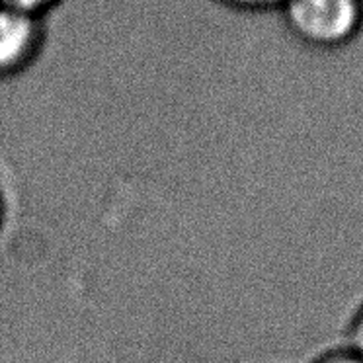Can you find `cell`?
Listing matches in <instances>:
<instances>
[{
    "mask_svg": "<svg viewBox=\"0 0 363 363\" xmlns=\"http://www.w3.org/2000/svg\"><path fill=\"white\" fill-rule=\"evenodd\" d=\"M277 12L295 40L318 51L346 48L363 30V0H287Z\"/></svg>",
    "mask_w": 363,
    "mask_h": 363,
    "instance_id": "1",
    "label": "cell"
},
{
    "mask_svg": "<svg viewBox=\"0 0 363 363\" xmlns=\"http://www.w3.org/2000/svg\"><path fill=\"white\" fill-rule=\"evenodd\" d=\"M48 18L0 4V82L22 77L48 45Z\"/></svg>",
    "mask_w": 363,
    "mask_h": 363,
    "instance_id": "2",
    "label": "cell"
},
{
    "mask_svg": "<svg viewBox=\"0 0 363 363\" xmlns=\"http://www.w3.org/2000/svg\"><path fill=\"white\" fill-rule=\"evenodd\" d=\"M227 9L238 10V12H274L284 6L287 0H215Z\"/></svg>",
    "mask_w": 363,
    "mask_h": 363,
    "instance_id": "3",
    "label": "cell"
},
{
    "mask_svg": "<svg viewBox=\"0 0 363 363\" xmlns=\"http://www.w3.org/2000/svg\"><path fill=\"white\" fill-rule=\"evenodd\" d=\"M65 0H0V4H4V6L26 10V12H32V14L43 18H48L49 12L55 10Z\"/></svg>",
    "mask_w": 363,
    "mask_h": 363,
    "instance_id": "4",
    "label": "cell"
},
{
    "mask_svg": "<svg viewBox=\"0 0 363 363\" xmlns=\"http://www.w3.org/2000/svg\"><path fill=\"white\" fill-rule=\"evenodd\" d=\"M313 363H363V357L350 346H340L320 354Z\"/></svg>",
    "mask_w": 363,
    "mask_h": 363,
    "instance_id": "5",
    "label": "cell"
},
{
    "mask_svg": "<svg viewBox=\"0 0 363 363\" xmlns=\"http://www.w3.org/2000/svg\"><path fill=\"white\" fill-rule=\"evenodd\" d=\"M346 346H350L354 352H357L363 357V303L354 313L352 320H350Z\"/></svg>",
    "mask_w": 363,
    "mask_h": 363,
    "instance_id": "6",
    "label": "cell"
},
{
    "mask_svg": "<svg viewBox=\"0 0 363 363\" xmlns=\"http://www.w3.org/2000/svg\"><path fill=\"white\" fill-rule=\"evenodd\" d=\"M4 217H6V203H4V194H2V188H0V230H2V225H4Z\"/></svg>",
    "mask_w": 363,
    "mask_h": 363,
    "instance_id": "7",
    "label": "cell"
}]
</instances>
